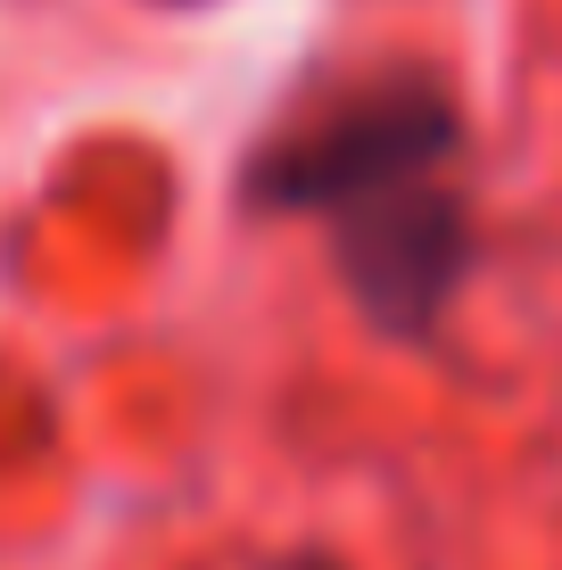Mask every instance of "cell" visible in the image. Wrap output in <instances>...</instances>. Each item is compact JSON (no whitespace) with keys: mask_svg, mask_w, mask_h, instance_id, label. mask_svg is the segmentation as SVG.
I'll list each match as a JSON object with an SVG mask.
<instances>
[{"mask_svg":"<svg viewBox=\"0 0 562 570\" xmlns=\"http://www.w3.org/2000/svg\"><path fill=\"white\" fill-rule=\"evenodd\" d=\"M455 149V108L438 83L405 75V83H373L356 100L323 108L306 132H289L282 149L257 157L248 190L265 207H289V215H347L364 199L397 183H422L438 157Z\"/></svg>","mask_w":562,"mask_h":570,"instance_id":"obj_1","label":"cell"},{"mask_svg":"<svg viewBox=\"0 0 562 570\" xmlns=\"http://www.w3.org/2000/svg\"><path fill=\"white\" fill-rule=\"evenodd\" d=\"M339 265H347V289L364 298V314H381L390 331H422L463 282V265H472V224H463V207L447 190L397 183L339 215Z\"/></svg>","mask_w":562,"mask_h":570,"instance_id":"obj_2","label":"cell"}]
</instances>
